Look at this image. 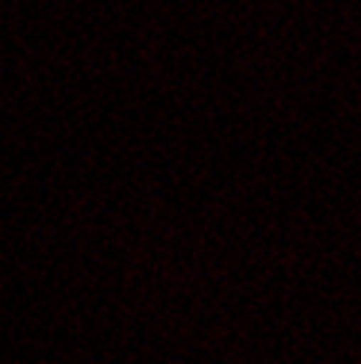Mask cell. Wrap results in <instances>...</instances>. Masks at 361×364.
<instances>
[]
</instances>
